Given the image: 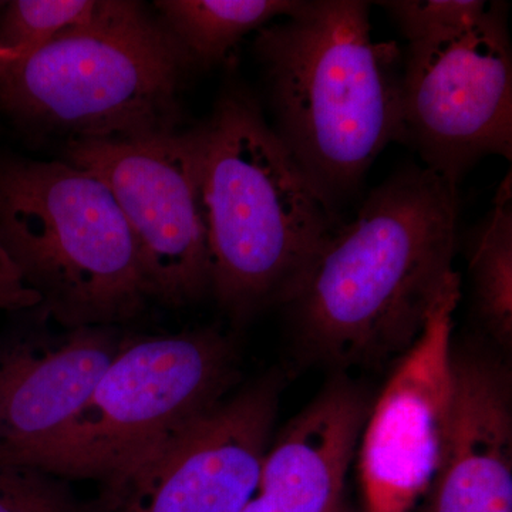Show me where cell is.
Masks as SVG:
<instances>
[{"instance_id":"8992f818","label":"cell","mask_w":512,"mask_h":512,"mask_svg":"<svg viewBox=\"0 0 512 512\" xmlns=\"http://www.w3.org/2000/svg\"><path fill=\"white\" fill-rule=\"evenodd\" d=\"M234 376V352L215 330L121 343L79 412L10 466L109 484L220 403Z\"/></svg>"},{"instance_id":"30bf717a","label":"cell","mask_w":512,"mask_h":512,"mask_svg":"<svg viewBox=\"0 0 512 512\" xmlns=\"http://www.w3.org/2000/svg\"><path fill=\"white\" fill-rule=\"evenodd\" d=\"M461 279H444L419 339L370 409L360 446L366 512H410L441 464L454 406V312Z\"/></svg>"},{"instance_id":"ba28073f","label":"cell","mask_w":512,"mask_h":512,"mask_svg":"<svg viewBox=\"0 0 512 512\" xmlns=\"http://www.w3.org/2000/svg\"><path fill=\"white\" fill-rule=\"evenodd\" d=\"M508 6L490 2L470 28L410 43L402 72L406 143L457 185L483 157L512 154V49Z\"/></svg>"},{"instance_id":"4fadbf2b","label":"cell","mask_w":512,"mask_h":512,"mask_svg":"<svg viewBox=\"0 0 512 512\" xmlns=\"http://www.w3.org/2000/svg\"><path fill=\"white\" fill-rule=\"evenodd\" d=\"M121 343L104 328L60 342L13 346L0 356V464L52 439L89 399Z\"/></svg>"},{"instance_id":"9c48e42d","label":"cell","mask_w":512,"mask_h":512,"mask_svg":"<svg viewBox=\"0 0 512 512\" xmlns=\"http://www.w3.org/2000/svg\"><path fill=\"white\" fill-rule=\"evenodd\" d=\"M265 379L195 417L114 478L103 512H241L251 500L278 412Z\"/></svg>"},{"instance_id":"2e32d148","label":"cell","mask_w":512,"mask_h":512,"mask_svg":"<svg viewBox=\"0 0 512 512\" xmlns=\"http://www.w3.org/2000/svg\"><path fill=\"white\" fill-rule=\"evenodd\" d=\"M106 0H12L0 5V62L19 59L99 18Z\"/></svg>"},{"instance_id":"52a82bcc","label":"cell","mask_w":512,"mask_h":512,"mask_svg":"<svg viewBox=\"0 0 512 512\" xmlns=\"http://www.w3.org/2000/svg\"><path fill=\"white\" fill-rule=\"evenodd\" d=\"M67 163L107 185L133 235L150 299L184 306L211 293L200 124L66 144Z\"/></svg>"},{"instance_id":"d6986e66","label":"cell","mask_w":512,"mask_h":512,"mask_svg":"<svg viewBox=\"0 0 512 512\" xmlns=\"http://www.w3.org/2000/svg\"><path fill=\"white\" fill-rule=\"evenodd\" d=\"M332 512H346L345 507H343V504H340L338 508H335Z\"/></svg>"},{"instance_id":"277c9868","label":"cell","mask_w":512,"mask_h":512,"mask_svg":"<svg viewBox=\"0 0 512 512\" xmlns=\"http://www.w3.org/2000/svg\"><path fill=\"white\" fill-rule=\"evenodd\" d=\"M190 60L157 15L106 0L99 18L0 62V110L20 126L70 140L175 130Z\"/></svg>"},{"instance_id":"7a4b0ae2","label":"cell","mask_w":512,"mask_h":512,"mask_svg":"<svg viewBox=\"0 0 512 512\" xmlns=\"http://www.w3.org/2000/svg\"><path fill=\"white\" fill-rule=\"evenodd\" d=\"M276 136L330 211L390 143H406L402 53L362 0H313L256 32Z\"/></svg>"},{"instance_id":"e0dca14e","label":"cell","mask_w":512,"mask_h":512,"mask_svg":"<svg viewBox=\"0 0 512 512\" xmlns=\"http://www.w3.org/2000/svg\"><path fill=\"white\" fill-rule=\"evenodd\" d=\"M379 5L397 23L409 45L470 28L490 8L483 0H387Z\"/></svg>"},{"instance_id":"9a60e30c","label":"cell","mask_w":512,"mask_h":512,"mask_svg":"<svg viewBox=\"0 0 512 512\" xmlns=\"http://www.w3.org/2000/svg\"><path fill=\"white\" fill-rule=\"evenodd\" d=\"M467 258L474 315L507 348L512 340L511 173L498 187L493 208L468 235Z\"/></svg>"},{"instance_id":"6da1fadb","label":"cell","mask_w":512,"mask_h":512,"mask_svg":"<svg viewBox=\"0 0 512 512\" xmlns=\"http://www.w3.org/2000/svg\"><path fill=\"white\" fill-rule=\"evenodd\" d=\"M457 185L427 167L394 173L332 228L279 305L306 359L379 367L403 357L453 271Z\"/></svg>"},{"instance_id":"7c38bea8","label":"cell","mask_w":512,"mask_h":512,"mask_svg":"<svg viewBox=\"0 0 512 512\" xmlns=\"http://www.w3.org/2000/svg\"><path fill=\"white\" fill-rule=\"evenodd\" d=\"M369 396L348 379L326 387L266 453L241 512H332L370 413Z\"/></svg>"},{"instance_id":"5b68a950","label":"cell","mask_w":512,"mask_h":512,"mask_svg":"<svg viewBox=\"0 0 512 512\" xmlns=\"http://www.w3.org/2000/svg\"><path fill=\"white\" fill-rule=\"evenodd\" d=\"M0 247L43 315L66 328H106L148 301L119 204L67 161H0Z\"/></svg>"},{"instance_id":"8fae6325","label":"cell","mask_w":512,"mask_h":512,"mask_svg":"<svg viewBox=\"0 0 512 512\" xmlns=\"http://www.w3.org/2000/svg\"><path fill=\"white\" fill-rule=\"evenodd\" d=\"M450 433L420 512H512L511 375L476 343L453 345Z\"/></svg>"},{"instance_id":"3957f363","label":"cell","mask_w":512,"mask_h":512,"mask_svg":"<svg viewBox=\"0 0 512 512\" xmlns=\"http://www.w3.org/2000/svg\"><path fill=\"white\" fill-rule=\"evenodd\" d=\"M200 128L211 293L247 319L281 303L338 217L244 84L229 80Z\"/></svg>"},{"instance_id":"ac0fdd59","label":"cell","mask_w":512,"mask_h":512,"mask_svg":"<svg viewBox=\"0 0 512 512\" xmlns=\"http://www.w3.org/2000/svg\"><path fill=\"white\" fill-rule=\"evenodd\" d=\"M0 512H101L82 503L64 480L35 468L0 464Z\"/></svg>"},{"instance_id":"5bb4252c","label":"cell","mask_w":512,"mask_h":512,"mask_svg":"<svg viewBox=\"0 0 512 512\" xmlns=\"http://www.w3.org/2000/svg\"><path fill=\"white\" fill-rule=\"evenodd\" d=\"M303 0H158L157 18L190 60L192 69L207 70L227 62L232 50L269 22L289 18Z\"/></svg>"}]
</instances>
